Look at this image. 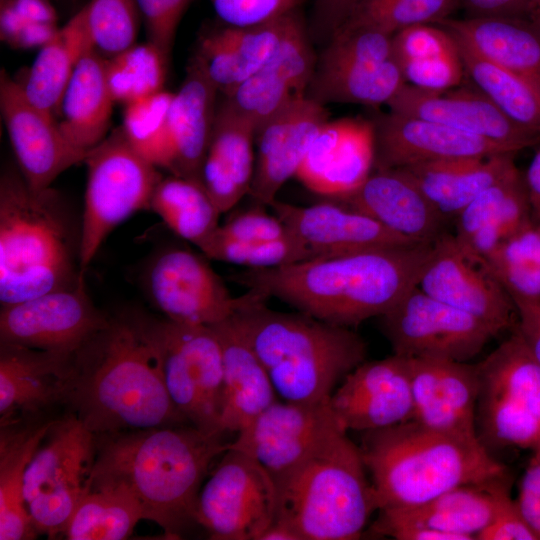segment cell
<instances>
[{"mask_svg":"<svg viewBox=\"0 0 540 540\" xmlns=\"http://www.w3.org/2000/svg\"><path fill=\"white\" fill-rule=\"evenodd\" d=\"M435 241L323 256L277 268H245L229 279L296 311L354 329L384 315L418 284Z\"/></svg>","mask_w":540,"mask_h":540,"instance_id":"6da1fadb","label":"cell"},{"mask_svg":"<svg viewBox=\"0 0 540 540\" xmlns=\"http://www.w3.org/2000/svg\"><path fill=\"white\" fill-rule=\"evenodd\" d=\"M221 433L191 424L95 434L88 484H119L167 539L198 525L197 503L212 461L230 448Z\"/></svg>","mask_w":540,"mask_h":540,"instance_id":"7a4b0ae2","label":"cell"},{"mask_svg":"<svg viewBox=\"0 0 540 540\" xmlns=\"http://www.w3.org/2000/svg\"><path fill=\"white\" fill-rule=\"evenodd\" d=\"M62 404L94 434L190 424L131 313L110 318L73 355Z\"/></svg>","mask_w":540,"mask_h":540,"instance_id":"3957f363","label":"cell"},{"mask_svg":"<svg viewBox=\"0 0 540 540\" xmlns=\"http://www.w3.org/2000/svg\"><path fill=\"white\" fill-rule=\"evenodd\" d=\"M253 291L254 297L232 318L277 397L299 404L329 402L344 377L366 360V341L352 328L269 308V299Z\"/></svg>","mask_w":540,"mask_h":540,"instance_id":"277c9868","label":"cell"},{"mask_svg":"<svg viewBox=\"0 0 540 540\" xmlns=\"http://www.w3.org/2000/svg\"><path fill=\"white\" fill-rule=\"evenodd\" d=\"M81 220L51 187L35 191L20 173L0 180V303L16 304L84 279Z\"/></svg>","mask_w":540,"mask_h":540,"instance_id":"5b68a950","label":"cell"},{"mask_svg":"<svg viewBox=\"0 0 540 540\" xmlns=\"http://www.w3.org/2000/svg\"><path fill=\"white\" fill-rule=\"evenodd\" d=\"M359 449L378 510L417 506L453 488L508 475L477 437L413 420L362 432Z\"/></svg>","mask_w":540,"mask_h":540,"instance_id":"8992f818","label":"cell"},{"mask_svg":"<svg viewBox=\"0 0 540 540\" xmlns=\"http://www.w3.org/2000/svg\"><path fill=\"white\" fill-rule=\"evenodd\" d=\"M274 482V521L288 526L299 540L358 539L378 511L359 446L347 432Z\"/></svg>","mask_w":540,"mask_h":540,"instance_id":"52a82bcc","label":"cell"},{"mask_svg":"<svg viewBox=\"0 0 540 540\" xmlns=\"http://www.w3.org/2000/svg\"><path fill=\"white\" fill-rule=\"evenodd\" d=\"M155 353L167 392L188 422L206 433H221L223 356L208 325L175 322L131 313Z\"/></svg>","mask_w":540,"mask_h":540,"instance_id":"ba28073f","label":"cell"},{"mask_svg":"<svg viewBox=\"0 0 540 540\" xmlns=\"http://www.w3.org/2000/svg\"><path fill=\"white\" fill-rule=\"evenodd\" d=\"M477 367L480 442L490 452L540 447V363L515 327Z\"/></svg>","mask_w":540,"mask_h":540,"instance_id":"9c48e42d","label":"cell"},{"mask_svg":"<svg viewBox=\"0 0 540 540\" xmlns=\"http://www.w3.org/2000/svg\"><path fill=\"white\" fill-rule=\"evenodd\" d=\"M81 216L80 266L84 274L107 236L136 212L149 209L162 179L158 167L138 153L121 126L89 150Z\"/></svg>","mask_w":540,"mask_h":540,"instance_id":"30bf717a","label":"cell"},{"mask_svg":"<svg viewBox=\"0 0 540 540\" xmlns=\"http://www.w3.org/2000/svg\"><path fill=\"white\" fill-rule=\"evenodd\" d=\"M95 448V434L75 415L54 420L24 477V499L38 533L50 539L64 533L89 490Z\"/></svg>","mask_w":540,"mask_h":540,"instance_id":"8fae6325","label":"cell"},{"mask_svg":"<svg viewBox=\"0 0 540 540\" xmlns=\"http://www.w3.org/2000/svg\"><path fill=\"white\" fill-rule=\"evenodd\" d=\"M406 84L387 35L367 29L336 35L316 57L306 95L326 106L387 105Z\"/></svg>","mask_w":540,"mask_h":540,"instance_id":"7c38bea8","label":"cell"},{"mask_svg":"<svg viewBox=\"0 0 540 540\" xmlns=\"http://www.w3.org/2000/svg\"><path fill=\"white\" fill-rule=\"evenodd\" d=\"M379 318L393 354L406 358L469 362L497 337L481 320L417 285Z\"/></svg>","mask_w":540,"mask_h":540,"instance_id":"4fadbf2b","label":"cell"},{"mask_svg":"<svg viewBox=\"0 0 540 540\" xmlns=\"http://www.w3.org/2000/svg\"><path fill=\"white\" fill-rule=\"evenodd\" d=\"M272 476L247 454L229 448L202 486L197 521L214 540H260L276 515Z\"/></svg>","mask_w":540,"mask_h":540,"instance_id":"5bb4252c","label":"cell"},{"mask_svg":"<svg viewBox=\"0 0 540 540\" xmlns=\"http://www.w3.org/2000/svg\"><path fill=\"white\" fill-rule=\"evenodd\" d=\"M144 286L165 318L208 326L230 318L255 295L248 289L233 296L203 253L182 246L167 247L152 258Z\"/></svg>","mask_w":540,"mask_h":540,"instance_id":"9a60e30c","label":"cell"},{"mask_svg":"<svg viewBox=\"0 0 540 540\" xmlns=\"http://www.w3.org/2000/svg\"><path fill=\"white\" fill-rule=\"evenodd\" d=\"M417 286L490 327L498 336L517 323L515 303L486 259L445 232L435 242Z\"/></svg>","mask_w":540,"mask_h":540,"instance_id":"2e32d148","label":"cell"},{"mask_svg":"<svg viewBox=\"0 0 540 540\" xmlns=\"http://www.w3.org/2000/svg\"><path fill=\"white\" fill-rule=\"evenodd\" d=\"M109 321L91 301L83 279L74 286L2 306L0 343L74 355Z\"/></svg>","mask_w":540,"mask_h":540,"instance_id":"e0dca14e","label":"cell"},{"mask_svg":"<svg viewBox=\"0 0 540 540\" xmlns=\"http://www.w3.org/2000/svg\"><path fill=\"white\" fill-rule=\"evenodd\" d=\"M347 432L329 402L299 404L276 400L240 430L230 448L257 461L276 478Z\"/></svg>","mask_w":540,"mask_h":540,"instance_id":"ac0fdd59","label":"cell"},{"mask_svg":"<svg viewBox=\"0 0 540 540\" xmlns=\"http://www.w3.org/2000/svg\"><path fill=\"white\" fill-rule=\"evenodd\" d=\"M0 111L20 174L31 189L51 187L60 174L84 162L87 152L66 139L56 117L33 104L5 69L0 72Z\"/></svg>","mask_w":540,"mask_h":540,"instance_id":"d6986e66","label":"cell"},{"mask_svg":"<svg viewBox=\"0 0 540 540\" xmlns=\"http://www.w3.org/2000/svg\"><path fill=\"white\" fill-rule=\"evenodd\" d=\"M329 406L347 432L362 433L411 420L408 359L392 354L365 360L336 387Z\"/></svg>","mask_w":540,"mask_h":540,"instance_id":"ffe728a7","label":"cell"},{"mask_svg":"<svg viewBox=\"0 0 540 540\" xmlns=\"http://www.w3.org/2000/svg\"><path fill=\"white\" fill-rule=\"evenodd\" d=\"M374 162L371 119L328 120L311 142L295 177L309 191L340 200L363 185L374 170Z\"/></svg>","mask_w":540,"mask_h":540,"instance_id":"44dd1931","label":"cell"},{"mask_svg":"<svg viewBox=\"0 0 540 540\" xmlns=\"http://www.w3.org/2000/svg\"><path fill=\"white\" fill-rule=\"evenodd\" d=\"M316 55L300 11L271 59L256 73L223 94V102L249 121L256 131L293 100L305 96Z\"/></svg>","mask_w":540,"mask_h":540,"instance_id":"7402d4cb","label":"cell"},{"mask_svg":"<svg viewBox=\"0 0 540 540\" xmlns=\"http://www.w3.org/2000/svg\"><path fill=\"white\" fill-rule=\"evenodd\" d=\"M387 106L398 114L483 137L514 153L540 142V135L516 125L475 87L427 90L406 83Z\"/></svg>","mask_w":540,"mask_h":540,"instance_id":"603a6c76","label":"cell"},{"mask_svg":"<svg viewBox=\"0 0 540 540\" xmlns=\"http://www.w3.org/2000/svg\"><path fill=\"white\" fill-rule=\"evenodd\" d=\"M371 121L375 139L374 169L514 153L483 137L419 117L389 111L375 115Z\"/></svg>","mask_w":540,"mask_h":540,"instance_id":"cb8c5ba5","label":"cell"},{"mask_svg":"<svg viewBox=\"0 0 540 540\" xmlns=\"http://www.w3.org/2000/svg\"><path fill=\"white\" fill-rule=\"evenodd\" d=\"M328 121L326 107L307 95L267 120L255 135L256 153L249 196L269 207L304 159L319 129Z\"/></svg>","mask_w":540,"mask_h":540,"instance_id":"d4e9b609","label":"cell"},{"mask_svg":"<svg viewBox=\"0 0 540 540\" xmlns=\"http://www.w3.org/2000/svg\"><path fill=\"white\" fill-rule=\"evenodd\" d=\"M407 359L413 402L411 420L440 432L478 438L477 363Z\"/></svg>","mask_w":540,"mask_h":540,"instance_id":"484cf974","label":"cell"},{"mask_svg":"<svg viewBox=\"0 0 540 540\" xmlns=\"http://www.w3.org/2000/svg\"><path fill=\"white\" fill-rule=\"evenodd\" d=\"M508 491V475L459 486L417 506L380 509L370 530L387 536L394 529L419 527L448 534L454 540H472L492 521Z\"/></svg>","mask_w":540,"mask_h":540,"instance_id":"4316f807","label":"cell"},{"mask_svg":"<svg viewBox=\"0 0 540 540\" xmlns=\"http://www.w3.org/2000/svg\"><path fill=\"white\" fill-rule=\"evenodd\" d=\"M269 208L291 235L324 256L414 243L335 200L299 206L276 199Z\"/></svg>","mask_w":540,"mask_h":540,"instance_id":"83f0119b","label":"cell"},{"mask_svg":"<svg viewBox=\"0 0 540 540\" xmlns=\"http://www.w3.org/2000/svg\"><path fill=\"white\" fill-rule=\"evenodd\" d=\"M73 355L0 343V424L62 404Z\"/></svg>","mask_w":540,"mask_h":540,"instance_id":"f1b7e54d","label":"cell"},{"mask_svg":"<svg viewBox=\"0 0 540 540\" xmlns=\"http://www.w3.org/2000/svg\"><path fill=\"white\" fill-rule=\"evenodd\" d=\"M414 243L437 240L448 222L399 169H374L363 185L335 200Z\"/></svg>","mask_w":540,"mask_h":540,"instance_id":"f546056e","label":"cell"},{"mask_svg":"<svg viewBox=\"0 0 540 540\" xmlns=\"http://www.w3.org/2000/svg\"><path fill=\"white\" fill-rule=\"evenodd\" d=\"M218 93L194 54L181 87L174 93L168 115V171L171 174L202 183V167L212 134Z\"/></svg>","mask_w":540,"mask_h":540,"instance_id":"4dcf8cb0","label":"cell"},{"mask_svg":"<svg viewBox=\"0 0 540 540\" xmlns=\"http://www.w3.org/2000/svg\"><path fill=\"white\" fill-rule=\"evenodd\" d=\"M296 11L253 26L225 24L200 36L194 54L219 92H230L271 59Z\"/></svg>","mask_w":540,"mask_h":540,"instance_id":"1f68e13d","label":"cell"},{"mask_svg":"<svg viewBox=\"0 0 540 540\" xmlns=\"http://www.w3.org/2000/svg\"><path fill=\"white\" fill-rule=\"evenodd\" d=\"M214 329L223 356V397L220 427L224 434H237L277 400L261 361L232 316Z\"/></svg>","mask_w":540,"mask_h":540,"instance_id":"d6a6232c","label":"cell"},{"mask_svg":"<svg viewBox=\"0 0 540 540\" xmlns=\"http://www.w3.org/2000/svg\"><path fill=\"white\" fill-rule=\"evenodd\" d=\"M255 127L223 101L215 119L202 167V184L221 213L249 195L255 166Z\"/></svg>","mask_w":540,"mask_h":540,"instance_id":"836d02e7","label":"cell"},{"mask_svg":"<svg viewBox=\"0 0 540 540\" xmlns=\"http://www.w3.org/2000/svg\"><path fill=\"white\" fill-rule=\"evenodd\" d=\"M533 218L524 175L517 167L474 198L454 220V236L486 259Z\"/></svg>","mask_w":540,"mask_h":540,"instance_id":"e575fe53","label":"cell"},{"mask_svg":"<svg viewBox=\"0 0 540 540\" xmlns=\"http://www.w3.org/2000/svg\"><path fill=\"white\" fill-rule=\"evenodd\" d=\"M516 153L446 159L397 168L449 223L482 191L516 166Z\"/></svg>","mask_w":540,"mask_h":540,"instance_id":"d590c367","label":"cell"},{"mask_svg":"<svg viewBox=\"0 0 540 540\" xmlns=\"http://www.w3.org/2000/svg\"><path fill=\"white\" fill-rule=\"evenodd\" d=\"M54 418H22L0 425V540L37 537L24 499V477Z\"/></svg>","mask_w":540,"mask_h":540,"instance_id":"8d00e7d4","label":"cell"},{"mask_svg":"<svg viewBox=\"0 0 540 540\" xmlns=\"http://www.w3.org/2000/svg\"><path fill=\"white\" fill-rule=\"evenodd\" d=\"M486 59L540 90V31L527 18L468 17L437 23Z\"/></svg>","mask_w":540,"mask_h":540,"instance_id":"74e56055","label":"cell"},{"mask_svg":"<svg viewBox=\"0 0 540 540\" xmlns=\"http://www.w3.org/2000/svg\"><path fill=\"white\" fill-rule=\"evenodd\" d=\"M106 58L95 48L78 62L63 94L58 121L66 139L88 152L108 135L115 103L106 79Z\"/></svg>","mask_w":540,"mask_h":540,"instance_id":"f35d334b","label":"cell"},{"mask_svg":"<svg viewBox=\"0 0 540 540\" xmlns=\"http://www.w3.org/2000/svg\"><path fill=\"white\" fill-rule=\"evenodd\" d=\"M94 48L83 7L40 48L25 81H18L25 95L33 104L56 117L78 62Z\"/></svg>","mask_w":540,"mask_h":540,"instance_id":"ab89813d","label":"cell"},{"mask_svg":"<svg viewBox=\"0 0 540 540\" xmlns=\"http://www.w3.org/2000/svg\"><path fill=\"white\" fill-rule=\"evenodd\" d=\"M455 38L465 74L474 87L516 125L540 135V90L523 77L486 59L465 42Z\"/></svg>","mask_w":540,"mask_h":540,"instance_id":"60d3db41","label":"cell"},{"mask_svg":"<svg viewBox=\"0 0 540 540\" xmlns=\"http://www.w3.org/2000/svg\"><path fill=\"white\" fill-rule=\"evenodd\" d=\"M144 520L134 495L119 484H91L68 522L63 536L68 540L127 539Z\"/></svg>","mask_w":540,"mask_h":540,"instance_id":"b9f144b4","label":"cell"},{"mask_svg":"<svg viewBox=\"0 0 540 540\" xmlns=\"http://www.w3.org/2000/svg\"><path fill=\"white\" fill-rule=\"evenodd\" d=\"M149 209L175 235L197 248L218 228L222 214L202 183L173 174L159 181Z\"/></svg>","mask_w":540,"mask_h":540,"instance_id":"7bdbcfd3","label":"cell"},{"mask_svg":"<svg viewBox=\"0 0 540 540\" xmlns=\"http://www.w3.org/2000/svg\"><path fill=\"white\" fill-rule=\"evenodd\" d=\"M168 62L148 41L106 58V79L115 103L126 105L164 90Z\"/></svg>","mask_w":540,"mask_h":540,"instance_id":"ee69618b","label":"cell"},{"mask_svg":"<svg viewBox=\"0 0 540 540\" xmlns=\"http://www.w3.org/2000/svg\"><path fill=\"white\" fill-rule=\"evenodd\" d=\"M198 249L208 259L248 269L283 267L324 256L291 234L271 240L238 241L214 232Z\"/></svg>","mask_w":540,"mask_h":540,"instance_id":"f6af8a7d","label":"cell"},{"mask_svg":"<svg viewBox=\"0 0 540 540\" xmlns=\"http://www.w3.org/2000/svg\"><path fill=\"white\" fill-rule=\"evenodd\" d=\"M459 5V0H357L341 27L371 28L393 36L413 25L446 20Z\"/></svg>","mask_w":540,"mask_h":540,"instance_id":"bcb514c9","label":"cell"},{"mask_svg":"<svg viewBox=\"0 0 540 540\" xmlns=\"http://www.w3.org/2000/svg\"><path fill=\"white\" fill-rule=\"evenodd\" d=\"M174 93L166 90L125 105L121 128L132 147L158 168L168 170L167 122Z\"/></svg>","mask_w":540,"mask_h":540,"instance_id":"7dc6e473","label":"cell"},{"mask_svg":"<svg viewBox=\"0 0 540 540\" xmlns=\"http://www.w3.org/2000/svg\"><path fill=\"white\" fill-rule=\"evenodd\" d=\"M84 9L95 48L105 58L136 43L142 23L137 0H90Z\"/></svg>","mask_w":540,"mask_h":540,"instance_id":"c3c4849f","label":"cell"},{"mask_svg":"<svg viewBox=\"0 0 540 540\" xmlns=\"http://www.w3.org/2000/svg\"><path fill=\"white\" fill-rule=\"evenodd\" d=\"M193 0H137L148 42L169 61L179 23Z\"/></svg>","mask_w":540,"mask_h":540,"instance_id":"681fc988","label":"cell"},{"mask_svg":"<svg viewBox=\"0 0 540 540\" xmlns=\"http://www.w3.org/2000/svg\"><path fill=\"white\" fill-rule=\"evenodd\" d=\"M211 3L223 23L245 27L273 21L299 10L303 0H211Z\"/></svg>","mask_w":540,"mask_h":540,"instance_id":"f907efd6","label":"cell"},{"mask_svg":"<svg viewBox=\"0 0 540 540\" xmlns=\"http://www.w3.org/2000/svg\"><path fill=\"white\" fill-rule=\"evenodd\" d=\"M267 206L254 203L253 207L238 212L220 224L215 233L238 241L271 240L289 235L284 223Z\"/></svg>","mask_w":540,"mask_h":540,"instance_id":"816d5d0a","label":"cell"},{"mask_svg":"<svg viewBox=\"0 0 540 540\" xmlns=\"http://www.w3.org/2000/svg\"><path fill=\"white\" fill-rule=\"evenodd\" d=\"M486 261L540 267V221L533 217L526 222L507 237Z\"/></svg>","mask_w":540,"mask_h":540,"instance_id":"f5cc1de1","label":"cell"},{"mask_svg":"<svg viewBox=\"0 0 540 540\" xmlns=\"http://www.w3.org/2000/svg\"><path fill=\"white\" fill-rule=\"evenodd\" d=\"M479 540H538L510 491L502 497L492 521L475 537Z\"/></svg>","mask_w":540,"mask_h":540,"instance_id":"db71d44e","label":"cell"},{"mask_svg":"<svg viewBox=\"0 0 540 540\" xmlns=\"http://www.w3.org/2000/svg\"><path fill=\"white\" fill-rule=\"evenodd\" d=\"M516 502L526 522L540 540V447L533 450Z\"/></svg>","mask_w":540,"mask_h":540,"instance_id":"11a10c76","label":"cell"},{"mask_svg":"<svg viewBox=\"0 0 540 540\" xmlns=\"http://www.w3.org/2000/svg\"><path fill=\"white\" fill-rule=\"evenodd\" d=\"M356 1L313 0V36L328 41L346 21Z\"/></svg>","mask_w":540,"mask_h":540,"instance_id":"9f6ffc18","label":"cell"},{"mask_svg":"<svg viewBox=\"0 0 540 540\" xmlns=\"http://www.w3.org/2000/svg\"><path fill=\"white\" fill-rule=\"evenodd\" d=\"M517 310L515 329L540 363V299H513Z\"/></svg>","mask_w":540,"mask_h":540,"instance_id":"6f0895ef","label":"cell"},{"mask_svg":"<svg viewBox=\"0 0 540 540\" xmlns=\"http://www.w3.org/2000/svg\"><path fill=\"white\" fill-rule=\"evenodd\" d=\"M534 0H459L470 17L527 18Z\"/></svg>","mask_w":540,"mask_h":540,"instance_id":"680465c9","label":"cell"},{"mask_svg":"<svg viewBox=\"0 0 540 540\" xmlns=\"http://www.w3.org/2000/svg\"><path fill=\"white\" fill-rule=\"evenodd\" d=\"M58 29L57 23L28 21L8 45L14 49L41 48Z\"/></svg>","mask_w":540,"mask_h":540,"instance_id":"91938a15","label":"cell"},{"mask_svg":"<svg viewBox=\"0 0 540 540\" xmlns=\"http://www.w3.org/2000/svg\"><path fill=\"white\" fill-rule=\"evenodd\" d=\"M11 5L28 21L57 23V13L49 0H0Z\"/></svg>","mask_w":540,"mask_h":540,"instance_id":"94428289","label":"cell"},{"mask_svg":"<svg viewBox=\"0 0 540 540\" xmlns=\"http://www.w3.org/2000/svg\"><path fill=\"white\" fill-rule=\"evenodd\" d=\"M524 179L534 213L540 209V146L532 157Z\"/></svg>","mask_w":540,"mask_h":540,"instance_id":"6125c7cd","label":"cell"},{"mask_svg":"<svg viewBox=\"0 0 540 540\" xmlns=\"http://www.w3.org/2000/svg\"><path fill=\"white\" fill-rule=\"evenodd\" d=\"M260 540H299V537L285 524L273 521Z\"/></svg>","mask_w":540,"mask_h":540,"instance_id":"be15d7a7","label":"cell"},{"mask_svg":"<svg viewBox=\"0 0 540 540\" xmlns=\"http://www.w3.org/2000/svg\"><path fill=\"white\" fill-rule=\"evenodd\" d=\"M533 217L537 219L538 221H540V209L533 213Z\"/></svg>","mask_w":540,"mask_h":540,"instance_id":"e7e4bbea","label":"cell"},{"mask_svg":"<svg viewBox=\"0 0 540 540\" xmlns=\"http://www.w3.org/2000/svg\"><path fill=\"white\" fill-rule=\"evenodd\" d=\"M537 1H539V2H540V0H537Z\"/></svg>","mask_w":540,"mask_h":540,"instance_id":"03108f58","label":"cell"}]
</instances>
